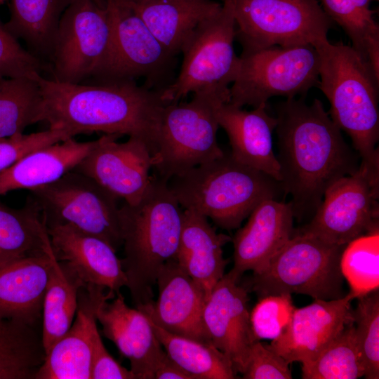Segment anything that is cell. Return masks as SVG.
<instances>
[{
	"mask_svg": "<svg viewBox=\"0 0 379 379\" xmlns=\"http://www.w3.org/2000/svg\"><path fill=\"white\" fill-rule=\"evenodd\" d=\"M276 114L279 182L291 197L294 218H312L326 190L357 171L360 157L320 100L307 104L305 97L286 99L276 105Z\"/></svg>",
	"mask_w": 379,
	"mask_h": 379,
	"instance_id": "obj_1",
	"label": "cell"
},
{
	"mask_svg": "<svg viewBox=\"0 0 379 379\" xmlns=\"http://www.w3.org/2000/svg\"><path fill=\"white\" fill-rule=\"evenodd\" d=\"M44 121L72 137L102 132L143 140L154 152L162 109L161 91L135 81L69 84L37 75Z\"/></svg>",
	"mask_w": 379,
	"mask_h": 379,
	"instance_id": "obj_2",
	"label": "cell"
},
{
	"mask_svg": "<svg viewBox=\"0 0 379 379\" xmlns=\"http://www.w3.org/2000/svg\"><path fill=\"white\" fill-rule=\"evenodd\" d=\"M183 211L168 185L153 174L140 201L119 208L124 257L121 259L136 308L154 300L153 287L162 267L176 260Z\"/></svg>",
	"mask_w": 379,
	"mask_h": 379,
	"instance_id": "obj_3",
	"label": "cell"
},
{
	"mask_svg": "<svg viewBox=\"0 0 379 379\" xmlns=\"http://www.w3.org/2000/svg\"><path fill=\"white\" fill-rule=\"evenodd\" d=\"M314 47L317 87L329 102V116L350 136L361 161H379V77L352 46L327 39Z\"/></svg>",
	"mask_w": 379,
	"mask_h": 379,
	"instance_id": "obj_4",
	"label": "cell"
},
{
	"mask_svg": "<svg viewBox=\"0 0 379 379\" xmlns=\"http://www.w3.org/2000/svg\"><path fill=\"white\" fill-rule=\"evenodd\" d=\"M168 185L182 208L225 230L240 227L264 199H277L284 194L279 181L226 153L171 178Z\"/></svg>",
	"mask_w": 379,
	"mask_h": 379,
	"instance_id": "obj_5",
	"label": "cell"
},
{
	"mask_svg": "<svg viewBox=\"0 0 379 379\" xmlns=\"http://www.w3.org/2000/svg\"><path fill=\"white\" fill-rule=\"evenodd\" d=\"M192 94L190 101L166 104L161 112L152 168L168 181L225 154L217 142L216 109L229 102L230 91L205 88Z\"/></svg>",
	"mask_w": 379,
	"mask_h": 379,
	"instance_id": "obj_6",
	"label": "cell"
},
{
	"mask_svg": "<svg viewBox=\"0 0 379 379\" xmlns=\"http://www.w3.org/2000/svg\"><path fill=\"white\" fill-rule=\"evenodd\" d=\"M345 246L312 234L294 233L245 286L259 298L283 293L325 300L343 298L345 279L340 262Z\"/></svg>",
	"mask_w": 379,
	"mask_h": 379,
	"instance_id": "obj_7",
	"label": "cell"
},
{
	"mask_svg": "<svg viewBox=\"0 0 379 379\" xmlns=\"http://www.w3.org/2000/svg\"><path fill=\"white\" fill-rule=\"evenodd\" d=\"M239 58L229 101L237 107L267 105L275 96L305 97L317 87L319 57L311 44L242 52Z\"/></svg>",
	"mask_w": 379,
	"mask_h": 379,
	"instance_id": "obj_8",
	"label": "cell"
},
{
	"mask_svg": "<svg viewBox=\"0 0 379 379\" xmlns=\"http://www.w3.org/2000/svg\"><path fill=\"white\" fill-rule=\"evenodd\" d=\"M112 34L108 51L91 78L94 82L143 79L162 91L172 81L175 55L154 36L127 0H106Z\"/></svg>",
	"mask_w": 379,
	"mask_h": 379,
	"instance_id": "obj_9",
	"label": "cell"
},
{
	"mask_svg": "<svg viewBox=\"0 0 379 379\" xmlns=\"http://www.w3.org/2000/svg\"><path fill=\"white\" fill-rule=\"evenodd\" d=\"M222 2L220 10L201 22L183 43L180 72L161 92L165 103L179 102L190 93L205 88L230 91L239 58L234 49L233 2Z\"/></svg>",
	"mask_w": 379,
	"mask_h": 379,
	"instance_id": "obj_10",
	"label": "cell"
},
{
	"mask_svg": "<svg viewBox=\"0 0 379 379\" xmlns=\"http://www.w3.org/2000/svg\"><path fill=\"white\" fill-rule=\"evenodd\" d=\"M242 52L327 40L333 22L318 0H232Z\"/></svg>",
	"mask_w": 379,
	"mask_h": 379,
	"instance_id": "obj_11",
	"label": "cell"
},
{
	"mask_svg": "<svg viewBox=\"0 0 379 379\" xmlns=\"http://www.w3.org/2000/svg\"><path fill=\"white\" fill-rule=\"evenodd\" d=\"M46 226L71 225L99 237L117 251L123 244L118 198L95 180L70 171L30 190Z\"/></svg>",
	"mask_w": 379,
	"mask_h": 379,
	"instance_id": "obj_12",
	"label": "cell"
},
{
	"mask_svg": "<svg viewBox=\"0 0 379 379\" xmlns=\"http://www.w3.org/2000/svg\"><path fill=\"white\" fill-rule=\"evenodd\" d=\"M379 161H361L356 172L333 183L314 215L299 230L338 246L378 232Z\"/></svg>",
	"mask_w": 379,
	"mask_h": 379,
	"instance_id": "obj_13",
	"label": "cell"
},
{
	"mask_svg": "<svg viewBox=\"0 0 379 379\" xmlns=\"http://www.w3.org/2000/svg\"><path fill=\"white\" fill-rule=\"evenodd\" d=\"M112 28L105 8L93 0H73L64 12L50 59L53 80L81 84L105 58Z\"/></svg>",
	"mask_w": 379,
	"mask_h": 379,
	"instance_id": "obj_14",
	"label": "cell"
},
{
	"mask_svg": "<svg viewBox=\"0 0 379 379\" xmlns=\"http://www.w3.org/2000/svg\"><path fill=\"white\" fill-rule=\"evenodd\" d=\"M120 137L103 134L72 171L93 179L125 203L135 205L151 179L152 152L149 145L139 138L129 137L127 141L118 142Z\"/></svg>",
	"mask_w": 379,
	"mask_h": 379,
	"instance_id": "obj_15",
	"label": "cell"
},
{
	"mask_svg": "<svg viewBox=\"0 0 379 379\" xmlns=\"http://www.w3.org/2000/svg\"><path fill=\"white\" fill-rule=\"evenodd\" d=\"M234 270L225 274L213 288L204 308V325L211 343L242 373L252 344L248 289Z\"/></svg>",
	"mask_w": 379,
	"mask_h": 379,
	"instance_id": "obj_16",
	"label": "cell"
},
{
	"mask_svg": "<svg viewBox=\"0 0 379 379\" xmlns=\"http://www.w3.org/2000/svg\"><path fill=\"white\" fill-rule=\"evenodd\" d=\"M353 300L347 293L338 299H314L295 308L286 331L268 346L289 364L314 359L353 322Z\"/></svg>",
	"mask_w": 379,
	"mask_h": 379,
	"instance_id": "obj_17",
	"label": "cell"
},
{
	"mask_svg": "<svg viewBox=\"0 0 379 379\" xmlns=\"http://www.w3.org/2000/svg\"><path fill=\"white\" fill-rule=\"evenodd\" d=\"M85 284L79 292L78 307L68 331L51 347L34 379H91L93 341L98 333L96 312L116 293Z\"/></svg>",
	"mask_w": 379,
	"mask_h": 379,
	"instance_id": "obj_18",
	"label": "cell"
},
{
	"mask_svg": "<svg viewBox=\"0 0 379 379\" xmlns=\"http://www.w3.org/2000/svg\"><path fill=\"white\" fill-rule=\"evenodd\" d=\"M156 284L157 300L138 309L168 332L211 343L203 318L206 293L176 260L162 267Z\"/></svg>",
	"mask_w": 379,
	"mask_h": 379,
	"instance_id": "obj_19",
	"label": "cell"
},
{
	"mask_svg": "<svg viewBox=\"0 0 379 379\" xmlns=\"http://www.w3.org/2000/svg\"><path fill=\"white\" fill-rule=\"evenodd\" d=\"M96 319L105 336L128 359L135 379H154L155 369L165 351L148 317L138 308L129 307L118 292L112 301L101 303Z\"/></svg>",
	"mask_w": 379,
	"mask_h": 379,
	"instance_id": "obj_20",
	"label": "cell"
},
{
	"mask_svg": "<svg viewBox=\"0 0 379 379\" xmlns=\"http://www.w3.org/2000/svg\"><path fill=\"white\" fill-rule=\"evenodd\" d=\"M239 227L232 241L234 270L242 276L246 271L261 272L272 257L293 236L294 215L290 202L266 199L259 203Z\"/></svg>",
	"mask_w": 379,
	"mask_h": 379,
	"instance_id": "obj_21",
	"label": "cell"
},
{
	"mask_svg": "<svg viewBox=\"0 0 379 379\" xmlns=\"http://www.w3.org/2000/svg\"><path fill=\"white\" fill-rule=\"evenodd\" d=\"M46 229L55 258L69 265L86 284L115 293L127 286L121 260L107 242L68 224L48 225Z\"/></svg>",
	"mask_w": 379,
	"mask_h": 379,
	"instance_id": "obj_22",
	"label": "cell"
},
{
	"mask_svg": "<svg viewBox=\"0 0 379 379\" xmlns=\"http://www.w3.org/2000/svg\"><path fill=\"white\" fill-rule=\"evenodd\" d=\"M216 117L228 136L232 158L279 182V165L272 141L277 119L267 112V105L247 111L225 102L218 107Z\"/></svg>",
	"mask_w": 379,
	"mask_h": 379,
	"instance_id": "obj_23",
	"label": "cell"
},
{
	"mask_svg": "<svg viewBox=\"0 0 379 379\" xmlns=\"http://www.w3.org/2000/svg\"><path fill=\"white\" fill-rule=\"evenodd\" d=\"M44 253L15 260L0 269V319L38 326L52 263Z\"/></svg>",
	"mask_w": 379,
	"mask_h": 379,
	"instance_id": "obj_24",
	"label": "cell"
},
{
	"mask_svg": "<svg viewBox=\"0 0 379 379\" xmlns=\"http://www.w3.org/2000/svg\"><path fill=\"white\" fill-rule=\"evenodd\" d=\"M230 241L232 237L218 233L207 218L184 209L176 261L203 288L207 299L225 274L228 260L222 247Z\"/></svg>",
	"mask_w": 379,
	"mask_h": 379,
	"instance_id": "obj_25",
	"label": "cell"
},
{
	"mask_svg": "<svg viewBox=\"0 0 379 379\" xmlns=\"http://www.w3.org/2000/svg\"><path fill=\"white\" fill-rule=\"evenodd\" d=\"M95 140L73 138L33 150L0 172V196L17 190H32L55 182L72 171L95 145Z\"/></svg>",
	"mask_w": 379,
	"mask_h": 379,
	"instance_id": "obj_26",
	"label": "cell"
},
{
	"mask_svg": "<svg viewBox=\"0 0 379 379\" xmlns=\"http://www.w3.org/2000/svg\"><path fill=\"white\" fill-rule=\"evenodd\" d=\"M127 1L154 36L175 55L180 53L192 31L222 7L213 0Z\"/></svg>",
	"mask_w": 379,
	"mask_h": 379,
	"instance_id": "obj_27",
	"label": "cell"
},
{
	"mask_svg": "<svg viewBox=\"0 0 379 379\" xmlns=\"http://www.w3.org/2000/svg\"><path fill=\"white\" fill-rule=\"evenodd\" d=\"M51 247L44 218L30 195L20 208L0 201V269L15 260L44 253Z\"/></svg>",
	"mask_w": 379,
	"mask_h": 379,
	"instance_id": "obj_28",
	"label": "cell"
},
{
	"mask_svg": "<svg viewBox=\"0 0 379 379\" xmlns=\"http://www.w3.org/2000/svg\"><path fill=\"white\" fill-rule=\"evenodd\" d=\"M85 284L69 265L53 255L42 310L46 354L70 328L77 311L79 292Z\"/></svg>",
	"mask_w": 379,
	"mask_h": 379,
	"instance_id": "obj_29",
	"label": "cell"
},
{
	"mask_svg": "<svg viewBox=\"0 0 379 379\" xmlns=\"http://www.w3.org/2000/svg\"><path fill=\"white\" fill-rule=\"evenodd\" d=\"M73 0H10L4 27L24 40L32 53L50 60L60 19Z\"/></svg>",
	"mask_w": 379,
	"mask_h": 379,
	"instance_id": "obj_30",
	"label": "cell"
},
{
	"mask_svg": "<svg viewBox=\"0 0 379 379\" xmlns=\"http://www.w3.org/2000/svg\"><path fill=\"white\" fill-rule=\"evenodd\" d=\"M150 321L164 351L193 379L237 378L231 361L212 343L168 332Z\"/></svg>",
	"mask_w": 379,
	"mask_h": 379,
	"instance_id": "obj_31",
	"label": "cell"
},
{
	"mask_svg": "<svg viewBox=\"0 0 379 379\" xmlns=\"http://www.w3.org/2000/svg\"><path fill=\"white\" fill-rule=\"evenodd\" d=\"M45 357L37 326L0 319V379H34Z\"/></svg>",
	"mask_w": 379,
	"mask_h": 379,
	"instance_id": "obj_32",
	"label": "cell"
},
{
	"mask_svg": "<svg viewBox=\"0 0 379 379\" xmlns=\"http://www.w3.org/2000/svg\"><path fill=\"white\" fill-rule=\"evenodd\" d=\"M327 16L350 39L352 47L379 77V26L372 0H321Z\"/></svg>",
	"mask_w": 379,
	"mask_h": 379,
	"instance_id": "obj_33",
	"label": "cell"
},
{
	"mask_svg": "<svg viewBox=\"0 0 379 379\" xmlns=\"http://www.w3.org/2000/svg\"><path fill=\"white\" fill-rule=\"evenodd\" d=\"M44 121V100L34 79H0V139L23 133L30 125Z\"/></svg>",
	"mask_w": 379,
	"mask_h": 379,
	"instance_id": "obj_34",
	"label": "cell"
},
{
	"mask_svg": "<svg viewBox=\"0 0 379 379\" xmlns=\"http://www.w3.org/2000/svg\"><path fill=\"white\" fill-rule=\"evenodd\" d=\"M364 372L354 321L317 357L302 364L303 379H357Z\"/></svg>",
	"mask_w": 379,
	"mask_h": 379,
	"instance_id": "obj_35",
	"label": "cell"
},
{
	"mask_svg": "<svg viewBox=\"0 0 379 379\" xmlns=\"http://www.w3.org/2000/svg\"><path fill=\"white\" fill-rule=\"evenodd\" d=\"M340 265L353 299L378 289V232L361 236L348 243L342 252Z\"/></svg>",
	"mask_w": 379,
	"mask_h": 379,
	"instance_id": "obj_36",
	"label": "cell"
},
{
	"mask_svg": "<svg viewBox=\"0 0 379 379\" xmlns=\"http://www.w3.org/2000/svg\"><path fill=\"white\" fill-rule=\"evenodd\" d=\"M358 299L353 321L367 379L379 378V292Z\"/></svg>",
	"mask_w": 379,
	"mask_h": 379,
	"instance_id": "obj_37",
	"label": "cell"
},
{
	"mask_svg": "<svg viewBox=\"0 0 379 379\" xmlns=\"http://www.w3.org/2000/svg\"><path fill=\"white\" fill-rule=\"evenodd\" d=\"M295 309L291 294L260 298L250 312V325L254 340H274L279 338L288 327Z\"/></svg>",
	"mask_w": 379,
	"mask_h": 379,
	"instance_id": "obj_38",
	"label": "cell"
},
{
	"mask_svg": "<svg viewBox=\"0 0 379 379\" xmlns=\"http://www.w3.org/2000/svg\"><path fill=\"white\" fill-rule=\"evenodd\" d=\"M44 69L43 60L25 50L0 22V79L18 77L34 79Z\"/></svg>",
	"mask_w": 379,
	"mask_h": 379,
	"instance_id": "obj_39",
	"label": "cell"
},
{
	"mask_svg": "<svg viewBox=\"0 0 379 379\" xmlns=\"http://www.w3.org/2000/svg\"><path fill=\"white\" fill-rule=\"evenodd\" d=\"M72 137L61 129L48 128L31 134H17L0 139V172L8 168L27 153Z\"/></svg>",
	"mask_w": 379,
	"mask_h": 379,
	"instance_id": "obj_40",
	"label": "cell"
},
{
	"mask_svg": "<svg viewBox=\"0 0 379 379\" xmlns=\"http://www.w3.org/2000/svg\"><path fill=\"white\" fill-rule=\"evenodd\" d=\"M289 363L273 351L268 345L254 342L249 350L246 367L242 374L244 379H291L292 373Z\"/></svg>",
	"mask_w": 379,
	"mask_h": 379,
	"instance_id": "obj_41",
	"label": "cell"
},
{
	"mask_svg": "<svg viewBox=\"0 0 379 379\" xmlns=\"http://www.w3.org/2000/svg\"><path fill=\"white\" fill-rule=\"evenodd\" d=\"M91 379H135L131 370L122 366L108 352L99 332L93 341Z\"/></svg>",
	"mask_w": 379,
	"mask_h": 379,
	"instance_id": "obj_42",
	"label": "cell"
},
{
	"mask_svg": "<svg viewBox=\"0 0 379 379\" xmlns=\"http://www.w3.org/2000/svg\"><path fill=\"white\" fill-rule=\"evenodd\" d=\"M154 379H193L165 352L154 371Z\"/></svg>",
	"mask_w": 379,
	"mask_h": 379,
	"instance_id": "obj_43",
	"label": "cell"
},
{
	"mask_svg": "<svg viewBox=\"0 0 379 379\" xmlns=\"http://www.w3.org/2000/svg\"><path fill=\"white\" fill-rule=\"evenodd\" d=\"M95 2L100 7H106V0H95Z\"/></svg>",
	"mask_w": 379,
	"mask_h": 379,
	"instance_id": "obj_44",
	"label": "cell"
},
{
	"mask_svg": "<svg viewBox=\"0 0 379 379\" xmlns=\"http://www.w3.org/2000/svg\"><path fill=\"white\" fill-rule=\"evenodd\" d=\"M129 1L134 3H139V2L144 1L145 0H129Z\"/></svg>",
	"mask_w": 379,
	"mask_h": 379,
	"instance_id": "obj_45",
	"label": "cell"
},
{
	"mask_svg": "<svg viewBox=\"0 0 379 379\" xmlns=\"http://www.w3.org/2000/svg\"><path fill=\"white\" fill-rule=\"evenodd\" d=\"M8 0H0V4H5Z\"/></svg>",
	"mask_w": 379,
	"mask_h": 379,
	"instance_id": "obj_46",
	"label": "cell"
},
{
	"mask_svg": "<svg viewBox=\"0 0 379 379\" xmlns=\"http://www.w3.org/2000/svg\"><path fill=\"white\" fill-rule=\"evenodd\" d=\"M95 1V0H93Z\"/></svg>",
	"mask_w": 379,
	"mask_h": 379,
	"instance_id": "obj_47",
	"label": "cell"
},
{
	"mask_svg": "<svg viewBox=\"0 0 379 379\" xmlns=\"http://www.w3.org/2000/svg\"><path fill=\"white\" fill-rule=\"evenodd\" d=\"M222 1H223V0H222Z\"/></svg>",
	"mask_w": 379,
	"mask_h": 379,
	"instance_id": "obj_48",
	"label": "cell"
}]
</instances>
